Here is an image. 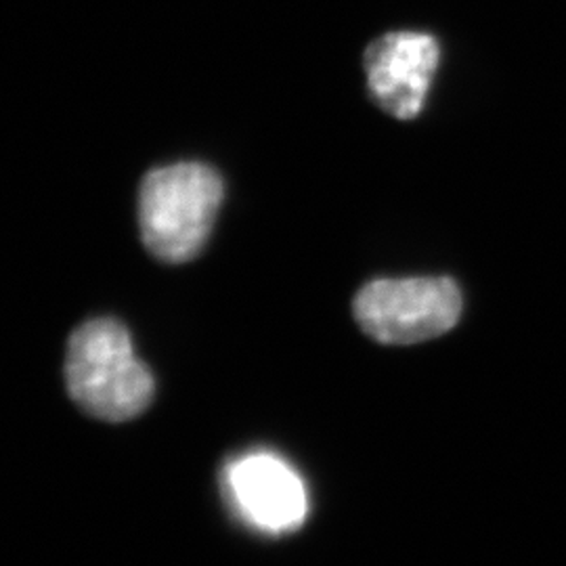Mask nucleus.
<instances>
[{
  "instance_id": "nucleus-1",
  "label": "nucleus",
  "mask_w": 566,
  "mask_h": 566,
  "mask_svg": "<svg viewBox=\"0 0 566 566\" xmlns=\"http://www.w3.org/2000/svg\"><path fill=\"white\" fill-rule=\"evenodd\" d=\"M65 385L84 413L128 422L154 399V376L137 359L128 329L116 319L82 324L67 343Z\"/></svg>"
},
{
  "instance_id": "nucleus-4",
  "label": "nucleus",
  "mask_w": 566,
  "mask_h": 566,
  "mask_svg": "<svg viewBox=\"0 0 566 566\" xmlns=\"http://www.w3.org/2000/svg\"><path fill=\"white\" fill-rule=\"evenodd\" d=\"M223 486L243 523L269 535L298 528L308 514L303 476L271 451L233 458L224 465Z\"/></svg>"
},
{
  "instance_id": "nucleus-3",
  "label": "nucleus",
  "mask_w": 566,
  "mask_h": 566,
  "mask_svg": "<svg viewBox=\"0 0 566 566\" xmlns=\"http://www.w3.org/2000/svg\"><path fill=\"white\" fill-rule=\"evenodd\" d=\"M462 304V292L449 277L374 280L355 296L353 313L376 343L418 344L453 329Z\"/></svg>"
},
{
  "instance_id": "nucleus-5",
  "label": "nucleus",
  "mask_w": 566,
  "mask_h": 566,
  "mask_svg": "<svg viewBox=\"0 0 566 566\" xmlns=\"http://www.w3.org/2000/svg\"><path fill=\"white\" fill-rule=\"evenodd\" d=\"M439 42L422 32H390L365 51L367 88L374 103L397 120H413L439 67Z\"/></svg>"
},
{
  "instance_id": "nucleus-2",
  "label": "nucleus",
  "mask_w": 566,
  "mask_h": 566,
  "mask_svg": "<svg viewBox=\"0 0 566 566\" xmlns=\"http://www.w3.org/2000/svg\"><path fill=\"white\" fill-rule=\"evenodd\" d=\"M221 175L200 163H181L147 172L139 191L145 248L163 263L196 259L223 202Z\"/></svg>"
}]
</instances>
